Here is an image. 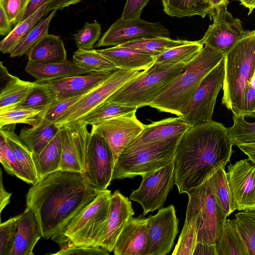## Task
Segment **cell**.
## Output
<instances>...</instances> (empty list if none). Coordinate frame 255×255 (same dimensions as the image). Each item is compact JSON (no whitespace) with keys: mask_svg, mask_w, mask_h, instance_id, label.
Here are the masks:
<instances>
[{"mask_svg":"<svg viewBox=\"0 0 255 255\" xmlns=\"http://www.w3.org/2000/svg\"><path fill=\"white\" fill-rule=\"evenodd\" d=\"M82 0H51L47 3L45 10V15L51 10L55 9H62L65 7H68L71 4H75Z\"/></svg>","mask_w":255,"mask_h":255,"instance_id":"obj_52","label":"cell"},{"mask_svg":"<svg viewBox=\"0 0 255 255\" xmlns=\"http://www.w3.org/2000/svg\"><path fill=\"white\" fill-rule=\"evenodd\" d=\"M142 72L117 69L109 78L72 104L55 122L56 126L58 128L64 124L77 121Z\"/></svg>","mask_w":255,"mask_h":255,"instance_id":"obj_10","label":"cell"},{"mask_svg":"<svg viewBox=\"0 0 255 255\" xmlns=\"http://www.w3.org/2000/svg\"><path fill=\"white\" fill-rule=\"evenodd\" d=\"M87 125L76 121L64 124L59 128L62 145L60 170L83 173L91 132Z\"/></svg>","mask_w":255,"mask_h":255,"instance_id":"obj_15","label":"cell"},{"mask_svg":"<svg viewBox=\"0 0 255 255\" xmlns=\"http://www.w3.org/2000/svg\"><path fill=\"white\" fill-rule=\"evenodd\" d=\"M180 63L160 70H143L106 101L138 108L149 106L185 70Z\"/></svg>","mask_w":255,"mask_h":255,"instance_id":"obj_7","label":"cell"},{"mask_svg":"<svg viewBox=\"0 0 255 255\" xmlns=\"http://www.w3.org/2000/svg\"><path fill=\"white\" fill-rule=\"evenodd\" d=\"M183 39H172L167 37H156L131 41L120 45L143 51L155 57L165 51L190 42Z\"/></svg>","mask_w":255,"mask_h":255,"instance_id":"obj_38","label":"cell"},{"mask_svg":"<svg viewBox=\"0 0 255 255\" xmlns=\"http://www.w3.org/2000/svg\"><path fill=\"white\" fill-rule=\"evenodd\" d=\"M203 45L199 40L190 41L170 48L156 56L153 64L148 69L160 70L180 63L187 64L199 53Z\"/></svg>","mask_w":255,"mask_h":255,"instance_id":"obj_29","label":"cell"},{"mask_svg":"<svg viewBox=\"0 0 255 255\" xmlns=\"http://www.w3.org/2000/svg\"><path fill=\"white\" fill-rule=\"evenodd\" d=\"M227 5H222L213 11L210 17L213 22L199 40L225 54L251 31L244 29L241 21L227 10Z\"/></svg>","mask_w":255,"mask_h":255,"instance_id":"obj_13","label":"cell"},{"mask_svg":"<svg viewBox=\"0 0 255 255\" xmlns=\"http://www.w3.org/2000/svg\"><path fill=\"white\" fill-rule=\"evenodd\" d=\"M100 192L88 184L83 173L59 170L29 189L26 208L35 215L42 237L53 240Z\"/></svg>","mask_w":255,"mask_h":255,"instance_id":"obj_1","label":"cell"},{"mask_svg":"<svg viewBox=\"0 0 255 255\" xmlns=\"http://www.w3.org/2000/svg\"><path fill=\"white\" fill-rule=\"evenodd\" d=\"M216 246L217 255H248L246 246L233 219L226 220Z\"/></svg>","mask_w":255,"mask_h":255,"instance_id":"obj_32","label":"cell"},{"mask_svg":"<svg viewBox=\"0 0 255 255\" xmlns=\"http://www.w3.org/2000/svg\"><path fill=\"white\" fill-rule=\"evenodd\" d=\"M61 159V137L59 128L56 135L34 160L39 180L60 170Z\"/></svg>","mask_w":255,"mask_h":255,"instance_id":"obj_30","label":"cell"},{"mask_svg":"<svg viewBox=\"0 0 255 255\" xmlns=\"http://www.w3.org/2000/svg\"></svg>","mask_w":255,"mask_h":255,"instance_id":"obj_62","label":"cell"},{"mask_svg":"<svg viewBox=\"0 0 255 255\" xmlns=\"http://www.w3.org/2000/svg\"><path fill=\"white\" fill-rule=\"evenodd\" d=\"M138 108L105 101L77 121L93 126L108 120L135 113Z\"/></svg>","mask_w":255,"mask_h":255,"instance_id":"obj_33","label":"cell"},{"mask_svg":"<svg viewBox=\"0 0 255 255\" xmlns=\"http://www.w3.org/2000/svg\"><path fill=\"white\" fill-rule=\"evenodd\" d=\"M73 61L80 67L90 72H108L118 69L108 59L97 50L78 49L73 53Z\"/></svg>","mask_w":255,"mask_h":255,"instance_id":"obj_37","label":"cell"},{"mask_svg":"<svg viewBox=\"0 0 255 255\" xmlns=\"http://www.w3.org/2000/svg\"><path fill=\"white\" fill-rule=\"evenodd\" d=\"M194 255H217L216 246L197 243L193 253Z\"/></svg>","mask_w":255,"mask_h":255,"instance_id":"obj_53","label":"cell"},{"mask_svg":"<svg viewBox=\"0 0 255 255\" xmlns=\"http://www.w3.org/2000/svg\"><path fill=\"white\" fill-rule=\"evenodd\" d=\"M182 135L124 150L115 164L112 180L142 176L166 166L174 159Z\"/></svg>","mask_w":255,"mask_h":255,"instance_id":"obj_6","label":"cell"},{"mask_svg":"<svg viewBox=\"0 0 255 255\" xmlns=\"http://www.w3.org/2000/svg\"><path fill=\"white\" fill-rule=\"evenodd\" d=\"M254 118H255V117Z\"/></svg>","mask_w":255,"mask_h":255,"instance_id":"obj_61","label":"cell"},{"mask_svg":"<svg viewBox=\"0 0 255 255\" xmlns=\"http://www.w3.org/2000/svg\"><path fill=\"white\" fill-rule=\"evenodd\" d=\"M224 60L222 104L233 115L243 116L246 85L255 70V30L228 51Z\"/></svg>","mask_w":255,"mask_h":255,"instance_id":"obj_4","label":"cell"},{"mask_svg":"<svg viewBox=\"0 0 255 255\" xmlns=\"http://www.w3.org/2000/svg\"><path fill=\"white\" fill-rule=\"evenodd\" d=\"M241 5L248 8V14L252 13L255 9V0H239Z\"/></svg>","mask_w":255,"mask_h":255,"instance_id":"obj_59","label":"cell"},{"mask_svg":"<svg viewBox=\"0 0 255 255\" xmlns=\"http://www.w3.org/2000/svg\"><path fill=\"white\" fill-rule=\"evenodd\" d=\"M198 226L196 218L187 207L184 224L172 255H193L197 244Z\"/></svg>","mask_w":255,"mask_h":255,"instance_id":"obj_35","label":"cell"},{"mask_svg":"<svg viewBox=\"0 0 255 255\" xmlns=\"http://www.w3.org/2000/svg\"><path fill=\"white\" fill-rule=\"evenodd\" d=\"M111 195L110 190L100 191L53 240L61 248L67 244L101 246L110 215Z\"/></svg>","mask_w":255,"mask_h":255,"instance_id":"obj_5","label":"cell"},{"mask_svg":"<svg viewBox=\"0 0 255 255\" xmlns=\"http://www.w3.org/2000/svg\"><path fill=\"white\" fill-rule=\"evenodd\" d=\"M44 114L39 109L20 106L0 110V128L19 123L33 126L44 117Z\"/></svg>","mask_w":255,"mask_h":255,"instance_id":"obj_39","label":"cell"},{"mask_svg":"<svg viewBox=\"0 0 255 255\" xmlns=\"http://www.w3.org/2000/svg\"><path fill=\"white\" fill-rule=\"evenodd\" d=\"M14 124L11 127L6 126L0 128V134L6 139L8 144L13 152L16 158L24 171L29 181V184L35 185L39 180L32 153L21 140L20 136L14 131Z\"/></svg>","mask_w":255,"mask_h":255,"instance_id":"obj_28","label":"cell"},{"mask_svg":"<svg viewBox=\"0 0 255 255\" xmlns=\"http://www.w3.org/2000/svg\"><path fill=\"white\" fill-rule=\"evenodd\" d=\"M18 215L1 223L0 225V255H10L17 230Z\"/></svg>","mask_w":255,"mask_h":255,"instance_id":"obj_46","label":"cell"},{"mask_svg":"<svg viewBox=\"0 0 255 255\" xmlns=\"http://www.w3.org/2000/svg\"><path fill=\"white\" fill-rule=\"evenodd\" d=\"M147 218H130L115 244L116 255H148L149 242L147 231Z\"/></svg>","mask_w":255,"mask_h":255,"instance_id":"obj_20","label":"cell"},{"mask_svg":"<svg viewBox=\"0 0 255 255\" xmlns=\"http://www.w3.org/2000/svg\"><path fill=\"white\" fill-rule=\"evenodd\" d=\"M30 0H0V6L14 27L22 20Z\"/></svg>","mask_w":255,"mask_h":255,"instance_id":"obj_47","label":"cell"},{"mask_svg":"<svg viewBox=\"0 0 255 255\" xmlns=\"http://www.w3.org/2000/svg\"><path fill=\"white\" fill-rule=\"evenodd\" d=\"M237 146L248 156L251 161L255 163V143L241 144Z\"/></svg>","mask_w":255,"mask_h":255,"instance_id":"obj_58","label":"cell"},{"mask_svg":"<svg viewBox=\"0 0 255 255\" xmlns=\"http://www.w3.org/2000/svg\"><path fill=\"white\" fill-rule=\"evenodd\" d=\"M82 96L56 101L47 110L43 117L48 121L55 123L63 113Z\"/></svg>","mask_w":255,"mask_h":255,"instance_id":"obj_49","label":"cell"},{"mask_svg":"<svg viewBox=\"0 0 255 255\" xmlns=\"http://www.w3.org/2000/svg\"><path fill=\"white\" fill-rule=\"evenodd\" d=\"M97 51L113 63L118 69L126 70H147L155 57L139 49L121 45Z\"/></svg>","mask_w":255,"mask_h":255,"instance_id":"obj_24","label":"cell"},{"mask_svg":"<svg viewBox=\"0 0 255 255\" xmlns=\"http://www.w3.org/2000/svg\"><path fill=\"white\" fill-rule=\"evenodd\" d=\"M12 26L6 15V14L0 6V34L1 36L7 35L12 30Z\"/></svg>","mask_w":255,"mask_h":255,"instance_id":"obj_54","label":"cell"},{"mask_svg":"<svg viewBox=\"0 0 255 255\" xmlns=\"http://www.w3.org/2000/svg\"><path fill=\"white\" fill-rule=\"evenodd\" d=\"M0 137V161L6 172L29 184L28 178L16 156L1 134Z\"/></svg>","mask_w":255,"mask_h":255,"instance_id":"obj_44","label":"cell"},{"mask_svg":"<svg viewBox=\"0 0 255 255\" xmlns=\"http://www.w3.org/2000/svg\"><path fill=\"white\" fill-rule=\"evenodd\" d=\"M226 173L236 210L255 211V163L240 160L230 164Z\"/></svg>","mask_w":255,"mask_h":255,"instance_id":"obj_18","label":"cell"},{"mask_svg":"<svg viewBox=\"0 0 255 255\" xmlns=\"http://www.w3.org/2000/svg\"><path fill=\"white\" fill-rule=\"evenodd\" d=\"M225 55L205 45L186 64L184 71L149 106L180 117L182 110L202 80L224 58Z\"/></svg>","mask_w":255,"mask_h":255,"instance_id":"obj_3","label":"cell"},{"mask_svg":"<svg viewBox=\"0 0 255 255\" xmlns=\"http://www.w3.org/2000/svg\"><path fill=\"white\" fill-rule=\"evenodd\" d=\"M47 4H43L29 16L20 21L0 41V50L2 53H9L41 18L45 15Z\"/></svg>","mask_w":255,"mask_h":255,"instance_id":"obj_34","label":"cell"},{"mask_svg":"<svg viewBox=\"0 0 255 255\" xmlns=\"http://www.w3.org/2000/svg\"><path fill=\"white\" fill-rule=\"evenodd\" d=\"M144 126L134 113L93 125L91 131L105 138L111 149L115 164L121 154L142 132Z\"/></svg>","mask_w":255,"mask_h":255,"instance_id":"obj_16","label":"cell"},{"mask_svg":"<svg viewBox=\"0 0 255 255\" xmlns=\"http://www.w3.org/2000/svg\"><path fill=\"white\" fill-rule=\"evenodd\" d=\"M42 236L40 227L33 212L26 208L18 215L13 248L10 255H33V250Z\"/></svg>","mask_w":255,"mask_h":255,"instance_id":"obj_23","label":"cell"},{"mask_svg":"<svg viewBox=\"0 0 255 255\" xmlns=\"http://www.w3.org/2000/svg\"><path fill=\"white\" fill-rule=\"evenodd\" d=\"M191 127L181 117L169 118L145 125L142 132L125 150L182 135Z\"/></svg>","mask_w":255,"mask_h":255,"instance_id":"obj_22","label":"cell"},{"mask_svg":"<svg viewBox=\"0 0 255 255\" xmlns=\"http://www.w3.org/2000/svg\"><path fill=\"white\" fill-rule=\"evenodd\" d=\"M101 34V26L95 20L93 23L86 22L83 27L74 35L75 44L78 49H93Z\"/></svg>","mask_w":255,"mask_h":255,"instance_id":"obj_45","label":"cell"},{"mask_svg":"<svg viewBox=\"0 0 255 255\" xmlns=\"http://www.w3.org/2000/svg\"><path fill=\"white\" fill-rule=\"evenodd\" d=\"M83 175L96 191L107 189L112 180L115 166L113 154L105 138L90 130Z\"/></svg>","mask_w":255,"mask_h":255,"instance_id":"obj_12","label":"cell"},{"mask_svg":"<svg viewBox=\"0 0 255 255\" xmlns=\"http://www.w3.org/2000/svg\"><path fill=\"white\" fill-rule=\"evenodd\" d=\"M233 220L246 246L248 255H255V211L237 213Z\"/></svg>","mask_w":255,"mask_h":255,"instance_id":"obj_41","label":"cell"},{"mask_svg":"<svg viewBox=\"0 0 255 255\" xmlns=\"http://www.w3.org/2000/svg\"><path fill=\"white\" fill-rule=\"evenodd\" d=\"M7 81L0 90V110L17 106L37 84L36 81H23L9 74Z\"/></svg>","mask_w":255,"mask_h":255,"instance_id":"obj_31","label":"cell"},{"mask_svg":"<svg viewBox=\"0 0 255 255\" xmlns=\"http://www.w3.org/2000/svg\"><path fill=\"white\" fill-rule=\"evenodd\" d=\"M11 193L5 190L2 183V171L0 170V212L9 203Z\"/></svg>","mask_w":255,"mask_h":255,"instance_id":"obj_57","label":"cell"},{"mask_svg":"<svg viewBox=\"0 0 255 255\" xmlns=\"http://www.w3.org/2000/svg\"><path fill=\"white\" fill-rule=\"evenodd\" d=\"M57 9L53 10L47 17L40 20L11 50L10 57L21 56L26 54L31 47L42 37L48 34L50 22Z\"/></svg>","mask_w":255,"mask_h":255,"instance_id":"obj_40","label":"cell"},{"mask_svg":"<svg viewBox=\"0 0 255 255\" xmlns=\"http://www.w3.org/2000/svg\"><path fill=\"white\" fill-rule=\"evenodd\" d=\"M51 0H30L21 21L29 16L43 4L47 3Z\"/></svg>","mask_w":255,"mask_h":255,"instance_id":"obj_56","label":"cell"},{"mask_svg":"<svg viewBox=\"0 0 255 255\" xmlns=\"http://www.w3.org/2000/svg\"><path fill=\"white\" fill-rule=\"evenodd\" d=\"M234 124L227 128L233 145L255 143V122L250 123L243 116L233 115Z\"/></svg>","mask_w":255,"mask_h":255,"instance_id":"obj_42","label":"cell"},{"mask_svg":"<svg viewBox=\"0 0 255 255\" xmlns=\"http://www.w3.org/2000/svg\"><path fill=\"white\" fill-rule=\"evenodd\" d=\"M58 129L54 123L43 117L31 128H22L19 136L32 153L35 160Z\"/></svg>","mask_w":255,"mask_h":255,"instance_id":"obj_27","label":"cell"},{"mask_svg":"<svg viewBox=\"0 0 255 255\" xmlns=\"http://www.w3.org/2000/svg\"><path fill=\"white\" fill-rule=\"evenodd\" d=\"M179 220L173 205L159 209L147 220L148 255H166L172 249L178 232Z\"/></svg>","mask_w":255,"mask_h":255,"instance_id":"obj_17","label":"cell"},{"mask_svg":"<svg viewBox=\"0 0 255 255\" xmlns=\"http://www.w3.org/2000/svg\"><path fill=\"white\" fill-rule=\"evenodd\" d=\"M115 71L93 72L43 83L56 101H61L84 95L109 78Z\"/></svg>","mask_w":255,"mask_h":255,"instance_id":"obj_19","label":"cell"},{"mask_svg":"<svg viewBox=\"0 0 255 255\" xmlns=\"http://www.w3.org/2000/svg\"><path fill=\"white\" fill-rule=\"evenodd\" d=\"M224 58L204 78L198 89L182 110L181 118L192 126L212 122L216 99L223 88Z\"/></svg>","mask_w":255,"mask_h":255,"instance_id":"obj_9","label":"cell"},{"mask_svg":"<svg viewBox=\"0 0 255 255\" xmlns=\"http://www.w3.org/2000/svg\"><path fill=\"white\" fill-rule=\"evenodd\" d=\"M26 55L28 61L42 64L62 63L67 60L62 39L48 33L39 39Z\"/></svg>","mask_w":255,"mask_h":255,"instance_id":"obj_25","label":"cell"},{"mask_svg":"<svg viewBox=\"0 0 255 255\" xmlns=\"http://www.w3.org/2000/svg\"><path fill=\"white\" fill-rule=\"evenodd\" d=\"M187 194V206L196 216L198 226L197 243L215 245L227 216L217 203L208 180Z\"/></svg>","mask_w":255,"mask_h":255,"instance_id":"obj_8","label":"cell"},{"mask_svg":"<svg viewBox=\"0 0 255 255\" xmlns=\"http://www.w3.org/2000/svg\"><path fill=\"white\" fill-rule=\"evenodd\" d=\"M25 70L35 78L37 83L46 82L90 73L80 67L73 60H67L62 63L47 64L28 61Z\"/></svg>","mask_w":255,"mask_h":255,"instance_id":"obj_26","label":"cell"},{"mask_svg":"<svg viewBox=\"0 0 255 255\" xmlns=\"http://www.w3.org/2000/svg\"><path fill=\"white\" fill-rule=\"evenodd\" d=\"M170 37V32L160 22H151L140 17H121L113 23L95 45V47L118 46L128 42L156 37Z\"/></svg>","mask_w":255,"mask_h":255,"instance_id":"obj_14","label":"cell"},{"mask_svg":"<svg viewBox=\"0 0 255 255\" xmlns=\"http://www.w3.org/2000/svg\"><path fill=\"white\" fill-rule=\"evenodd\" d=\"M243 116L255 117V70L246 85Z\"/></svg>","mask_w":255,"mask_h":255,"instance_id":"obj_50","label":"cell"},{"mask_svg":"<svg viewBox=\"0 0 255 255\" xmlns=\"http://www.w3.org/2000/svg\"><path fill=\"white\" fill-rule=\"evenodd\" d=\"M201 13L202 18L208 15L212 12V6L210 0H193Z\"/></svg>","mask_w":255,"mask_h":255,"instance_id":"obj_55","label":"cell"},{"mask_svg":"<svg viewBox=\"0 0 255 255\" xmlns=\"http://www.w3.org/2000/svg\"><path fill=\"white\" fill-rule=\"evenodd\" d=\"M56 101L55 97L47 85L43 82L37 83L26 98L17 106L39 109L45 113Z\"/></svg>","mask_w":255,"mask_h":255,"instance_id":"obj_43","label":"cell"},{"mask_svg":"<svg viewBox=\"0 0 255 255\" xmlns=\"http://www.w3.org/2000/svg\"><path fill=\"white\" fill-rule=\"evenodd\" d=\"M107 250L101 246H91L67 244L62 247L58 252L51 254L54 255H109Z\"/></svg>","mask_w":255,"mask_h":255,"instance_id":"obj_48","label":"cell"},{"mask_svg":"<svg viewBox=\"0 0 255 255\" xmlns=\"http://www.w3.org/2000/svg\"><path fill=\"white\" fill-rule=\"evenodd\" d=\"M233 145L227 128L220 123L191 127L181 136L175 153L174 183L179 194L187 193L225 167Z\"/></svg>","mask_w":255,"mask_h":255,"instance_id":"obj_2","label":"cell"},{"mask_svg":"<svg viewBox=\"0 0 255 255\" xmlns=\"http://www.w3.org/2000/svg\"><path fill=\"white\" fill-rule=\"evenodd\" d=\"M216 200L227 217L236 210L225 167L214 172L207 179Z\"/></svg>","mask_w":255,"mask_h":255,"instance_id":"obj_36","label":"cell"},{"mask_svg":"<svg viewBox=\"0 0 255 255\" xmlns=\"http://www.w3.org/2000/svg\"><path fill=\"white\" fill-rule=\"evenodd\" d=\"M210 1L212 6V12L209 18L216 9L222 5H228L229 3V0H210Z\"/></svg>","mask_w":255,"mask_h":255,"instance_id":"obj_60","label":"cell"},{"mask_svg":"<svg viewBox=\"0 0 255 255\" xmlns=\"http://www.w3.org/2000/svg\"><path fill=\"white\" fill-rule=\"evenodd\" d=\"M149 0H127L121 17L125 19L140 17L143 8L147 5Z\"/></svg>","mask_w":255,"mask_h":255,"instance_id":"obj_51","label":"cell"},{"mask_svg":"<svg viewBox=\"0 0 255 255\" xmlns=\"http://www.w3.org/2000/svg\"><path fill=\"white\" fill-rule=\"evenodd\" d=\"M134 215L129 199L116 190L111 195L110 215L101 246L110 253L113 252L119 235Z\"/></svg>","mask_w":255,"mask_h":255,"instance_id":"obj_21","label":"cell"},{"mask_svg":"<svg viewBox=\"0 0 255 255\" xmlns=\"http://www.w3.org/2000/svg\"><path fill=\"white\" fill-rule=\"evenodd\" d=\"M141 177L139 187L133 190L129 199L141 205L144 217L148 212L162 208L173 188L175 184L174 158L166 166Z\"/></svg>","mask_w":255,"mask_h":255,"instance_id":"obj_11","label":"cell"}]
</instances>
